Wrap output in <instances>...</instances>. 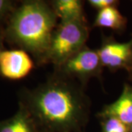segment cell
Segmentation results:
<instances>
[{
    "label": "cell",
    "instance_id": "6da1fadb",
    "mask_svg": "<svg viewBox=\"0 0 132 132\" xmlns=\"http://www.w3.org/2000/svg\"><path fill=\"white\" fill-rule=\"evenodd\" d=\"M29 109L42 123L56 128H71L86 113L81 95L69 85L52 81L29 98Z\"/></svg>",
    "mask_w": 132,
    "mask_h": 132
},
{
    "label": "cell",
    "instance_id": "7a4b0ae2",
    "mask_svg": "<svg viewBox=\"0 0 132 132\" xmlns=\"http://www.w3.org/2000/svg\"><path fill=\"white\" fill-rule=\"evenodd\" d=\"M55 24L56 14L46 4L28 1L13 11L6 35L10 40L27 51L46 54Z\"/></svg>",
    "mask_w": 132,
    "mask_h": 132
},
{
    "label": "cell",
    "instance_id": "3957f363",
    "mask_svg": "<svg viewBox=\"0 0 132 132\" xmlns=\"http://www.w3.org/2000/svg\"><path fill=\"white\" fill-rule=\"evenodd\" d=\"M87 38V30L82 19L62 21L54 32L46 55L62 65L82 49Z\"/></svg>",
    "mask_w": 132,
    "mask_h": 132
},
{
    "label": "cell",
    "instance_id": "277c9868",
    "mask_svg": "<svg viewBox=\"0 0 132 132\" xmlns=\"http://www.w3.org/2000/svg\"><path fill=\"white\" fill-rule=\"evenodd\" d=\"M32 68V60L24 50H7L0 53V73L5 78L21 79L28 75Z\"/></svg>",
    "mask_w": 132,
    "mask_h": 132
},
{
    "label": "cell",
    "instance_id": "5b68a950",
    "mask_svg": "<svg viewBox=\"0 0 132 132\" xmlns=\"http://www.w3.org/2000/svg\"><path fill=\"white\" fill-rule=\"evenodd\" d=\"M101 64L98 51L82 48L67 60L62 65L66 73L84 78L96 73Z\"/></svg>",
    "mask_w": 132,
    "mask_h": 132
},
{
    "label": "cell",
    "instance_id": "8992f818",
    "mask_svg": "<svg viewBox=\"0 0 132 132\" xmlns=\"http://www.w3.org/2000/svg\"><path fill=\"white\" fill-rule=\"evenodd\" d=\"M101 63L109 68L126 65L132 56V40L125 43H109L98 51Z\"/></svg>",
    "mask_w": 132,
    "mask_h": 132
},
{
    "label": "cell",
    "instance_id": "52a82bcc",
    "mask_svg": "<svg viewBox=\"0 0 132 132\" xmlns=\"http://www.w3.org/2000/svg\"><path fill=\"white\" fill-rule=\"evenodd\" d=\"M106 118H115L126 126L132 124V87L126 86L122 94L102 112Z\"/></svg>",
    "mask_w": 132,
    "mask_h": 132
},
{
    "label": "cell",
    "instance_id": "ba28073f",
    "mask_svg": "<svg viewBox=\"0 0 132 132\" xmlns=\"http://www.w3.org/2000/svg\"><path fill=\"white\" fill-rule=\"evenodd\" d=\"M54 11L62 21L82 19V4L79 0H57L54 2Z\"/></svg>",
    "mask_w": 132,
    "mask_h": 132
},
{
    "label": "cell",
    "instance_id": "9c48e42d",
    "mask_svg": "<svg viewBox=\"0 0 132 132\" xmlns=\"http://www.w3.org/2000/svg\"><path fill=\"white\" fill-rule=\"evenodd\" d=\"M125 22L122 14L114 6L99 10L95 21V25L105 28L118 29Z\"/></svg>",
    "mask_w": 132,
    "mask_h": 132
},
{
    "label": "cell",
    "instance_id": "30bf717a",
    "mask_svg": "<svg viewBox=\"0 0 132 132\" xmlns=\"http://www.w3.org/2000/svg\"><path fill=\"white\" fill-rule=\"evenodd\" d=\"M0 132H32L27 111L21 109L13 118L0 123Z\"/></svg>",
    "mask_w": 132,
    "mask_h": 132
},
{
    "label": "cell",
    "instance_id": "8fae6325",
    "mask_svg": "<svg viewBox=\"0 0 132 132\" xmlns=\"http://www.w3.org/2000/svg\"><path fill=\"white\" fill-rule=\"evenodd\" d=\"M104 132H128L127 126L115 118H106L103 128Z\"/></svg>",
    "mask_w": 132,
    "mask_h": 132
},
{
    "label": "cell",
    "instance_id": "7c38bea8",
    "mask_svg": "<svg viewBox=\"0 0 132 132\" xmlns=\"http://www.w3.org/2000/svg\"><path fill=\"white\" fill-rule=\"evenodd\" d=\"M13 3L8 0H0V21L8 15L13 10Z\"/></svg>",
    "mask_w": 132,
    "mask_h": 132
},
{
    "label": "cell",
    "instance_id": "4fadbf2b",
    "mask_svg": "<svg viewBox=\"0 0 132 132\" xmlns=\"http://www.w3.org/2000/svg\"><path fill=\"white\" fill-rule=\"evenodd\" d=\"M89 3L95 8L101 10L113 6L116 3V2L114 0H90Z\"/></svg>",
    "mask_w": 132,
    "mask_h": 132
},
{
    "label": "cell",
    "instance_id": "5bb4252c",
    "mask_svg": "<svg viewBox=\"0 0 132 132\" xmlns=\"http://www.w3.org/2000/svg\"><path fill=\"white\" fill-rule=\"evenodd\" d=\"M131 131H132V124L131 125Z\"/></svg>",
    "mask_w": 132,
    "mask_h": 132
},
{
    "label": "cell",
    "instance_id": "9a60e30c",
    "mask_svg": "<svg viewBox=\"0 0 132 132\" xmlns=\"http://www.w3.org/2000/svg\"><path fill=\"white\" fill-rule=\"evenodd\" d=\"M1 52H2V51H1V48H0V53H1Z\"/></svg>",
    "mask_w": 132,
    "mask_h": 132
}]
</instances>
